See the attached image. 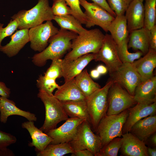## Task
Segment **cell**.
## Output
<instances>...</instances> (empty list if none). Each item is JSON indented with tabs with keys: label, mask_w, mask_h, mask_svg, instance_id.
Instances as JSON below:
<instances>
[{
	"label": "cell",
	"mask_w": 156,
	"mask_h": 156,
	"mask_svg": "<svg viewBox=\"0 0 156 156\" xmlns=\"http://www.w3.org/2000/svg\"><path fill=\"white\" fill-rule=\"evenodd\" d=\"M77 35L74 32L60 29L50 38L49 44L44 50L34 55L32 62L41 67L44 66L48 60L61 58L71 49L72 41Z\"/></svg>",
	"instance_id": "1"
},
{
	"label": "cell",
	"mask_w": 156,
	"mask_h": 156,
	"mask_svg": "<svg viewBox=\"0 0 156 156\" xmlns=\"http://www.w3.org/2000/svg\"><path fill=\"white\" fill-rule=\"evenodd\" d=\"M105 34L98 28L86 29L73 40L71 50L62 59L63 61H70L84 55L96 53L100 49Z\"/></svg>",
	"instance_id": "2"
},
{
	"label": "cell",
	"mask_w": 156,
	"mask_h": 156,
	"mask_svg": "<svg viewBox=\"0 0 156 156\" xmlns=\"http://www.w3.org/2000/svg\"><path fill=\"white\" fill-rule=\"evenodd\" d=\"M54 16L49 0H39L37 3L30 9L20 10L11 18L16 20L18 29H29L42 24L44 21H51Z\"/></svg>",
	"instance_id": "3"
},
{
	"label": "cell",
	"mask_w": 156,
	"mask_h": 156,
	"mask_svg": "<svg viewBox=\"0 0 156 156\" xmlns=\"http://www.w3.org/2000/svg\"><path fill=\"white\" fill-rule=\"evenodd\" d=\"M43 103L45 108V120L40 128L44 133L56 128L57 124L66 120L68 116L65 112L61 102L53 94H50L42 89H39L37 94Z\"/></svg>",
	"instance_id": "4"
},
{
	"label": "cell",
	"mask_w": 156,
	"mask_h": 156,
	"mask_svg": "<svg viewBox=\"0 0 156 156\" xmlns=\"http://www.w3.org/2000/svg\"><path fill=\"white\" fill-rule=\"evenodd\" d=\"M113 81L110 78L102 88L97 90L87 98L86 102L92 129L95 132L108 107L107 96Z\"/></svg>",
	"instance_id": "5"
},
{
	"label": "cell",
	"mask_w": 156,
	"mask_h": 156,
	"mask_svg": "<svg viewBox=\"0 0 156 156\" xmlns=\"http://www.w3.org/2000/svg\"><path fill=\"white\" fill-rule=\"evenodd\" d=\"M129 113L127 109L118 114L106 115L101 119L95 132L100 137L102 147L113 139L122 136L123 127Z\"/></svg>",
	"instance_id": "6"
},
{
	"label": "cell",
	"mask_w": 156,
	"mask_h": 156,
	"mask_svg": "<svg viewBox=\"0 0 156 156\" xmlns=\"http://www.w3.org/2000/svg\"><path fill=\"white\" fill-rule=\"evenodd\" d=\"M69 143L75 151L87 149L94 156H97L102 147L100 137L94 133L90 125L86 120L80 125L74 138Z\"/></svg>",
	"instance_id": "7"
},
{
	"label": "cell",
	"mask_w": 156,
	"mask_h": 156,
	"mask_svg": "<svg viewBox=\"0 0 156 156\" xmlns=\"http://www.w3.org/2000/svg\"><path fill=\"white\" fill-rule=\"evenodd\" d=\"M107 100L108 107L106 113L107 116L118 114L137 103L133 96L114 82L109 90Z\"/></svg>",
	"instance_id": "8"
},
{
	"label": "cell",
	"mask_w": 156,
	"mask_h": 156,
	"mask_svg": "<svg viewBox=\"0 0 156 156\" xmlns=\"http://www.w3.org/2000/svg\"><path fill=\"white\" fill-rule=\"evenodd\" d=\"M80 5L85 9L86 27L90 28L95 25L100 27L105 32L108 31L110 25L115 17L101 7L86 0H79Z\"/></svg>",
	"instance_id": "9"
},
{
	"label": "cell",
	"mask_w": 156,
	"mask_h": 156,
	"mask_svg": "<svg viewBox=\"0 0 156 156\" xmlns=\"http://www.w3.org/2000/svg\"><path fill=\"white\" fill-rule=\"evenodd\" d=\"M94 60L103 62L109 75L116 70L122 64L118 55V46L110 34L107 33L105 34L100 49L94 53Z\"/></svg>",
	"instance_id": "10"
},
{
	"label": "cell",
	"mask_w": 156,
	"mask_h": 156,
	"mask_svg": "<svg viewBox=\"0 0 156 156\" xmlns=\"http://www.w3.org/2000/svg\"><path fill=\"white\" fill-rule=\"evenodd\" d=\"M59 30L51 21H47L29 29L28 34L31 49L40 52L48 46L50 38L57 34Z\"/></svg>",
	"instance_id": "11"
},
{
	"label": "cell",
	"mask_w": 156,
	"mask_h": 156,
	"mask_svg": "<svg viewBox=\"0 0 156 156\" xmlns=\"http://www.w3.org/2000/svg\"><path fill=\"white\" fill-rule=\"evenodd\" d=\"M109 75L114 82L118 83L133 96L136 87L141 81L140 75L132 64L129 63H122Z\"/></svg>",
	"instance_id": "12"
},
{
	"label": "cell",
	"mask_w": 156,
	"mask_h": 156,
	"mask_svg": "<svg viewBox=\"0 0 156 156\" xmlns=\"http://www.w3.org/2000/svg\"><path fill=\"white\" fill-rule=\"evenodd\" d=\"M85 118H68L59 127L48 131L47 133L53 139L51 144L69 142L74 138L80 125Z\"/></svg>",
	"instance_id": "13"
},
{
	"label": "cell",
	"mask_w": 156,
	"mask_h": 156,
	"mask_svg": "<svg viewBox=\"0 0 156 156\" xmlns=\"http://www.w3.org/2000/svg\"><path fill=\"white\" fill-rule=\"evenodd\" d=\"M128 115L123 125L122 134L129 132L132 126L137 122L156 112V102L151 103H137L135 105L128 109Z\"/></svg>",
	"instance_id": "14"
},
{
	"label": "cell",
	"mask_w": 156,
	"mask_h": 156,
	"mask_svg": "<svg viewBox=\"0 0 156 156\" xmlns=\"http://www.w3.org/2000/svg\"><path fill=\"white\" fill-rule=\"evenodd\" d=\"M94 58V53H90L70 61H63L62 60V77L64 78V82L74 78Z\"/></svg>",
	"instance_id": "15"
},
{
	"label": "cell",
	"mask_w": 156,
	"mask_h": 156,
	"mask_svg": "<svg viewBox=\"0 0 156 156\" xmlns=\"http://www.w3.org/2000/svg\"><path fill=\"white\" fill-rule=\"evenodd\" d=\"M120 149L121 155L125 156H149L144 142L130 132L122 135Z\"/></svg>",
	"instance_id": "16"
},
{
	"label": "cell",
	"mask_w": 156,
	"mask_h": 156,
	"mask_svg": "<svg viewBox=\"0 0 156 156\" xmlns=\"http://www.w3.org/2000/svg\"><path fill=\"white\" fill-rule=\"evenodd\" d=\"M125 13L129 33L144 27V13L143 2L139 0H133Z\"/></svg>",
	"instance_id": "17"
},
{
	"label": "cell",
	"mask_w": 156,
	"mask_h": 156,
	"mask_svg": "<svg viewBox=\"0 0 156 156\" xmlns=\"http://www.w3.org/2000/svg\"><path fill=\"white\" fill-rule=\"evenodd\" d=\"M137 103H151L156 102V76L141 82L136 87L134 95Z\"/></svg>",
	"instance_id": "18"
},
{
	"label": "cell",
	"mask_w": 156,
	"mask_h": 156,
	"mask_svg": "<svg viewBox=\"0 0 156 156\" xmlns=\"http://www.w3.org/2000/svg\"><path fill=\"white\" fill-rule=\"evenodd\" d=\"M0 121L5 123L8 117L12 115H18L23 117L28 121H36V115L28 111L21 109L16 105L15 103L8 98L0 96Z\"/></svg>",
	"instance_id": "19"
},
{
	"label": "cell",
	"mask_w": 156,
	"mask_h": 156,
	"mask_svg": "<svg viewBox=\"0 0 156 156\" xmlns=\"http://www.w3.org/2000/svg\"><path fill=\"white\" fill-rule=\"evenodd\" d=\"M21 126L28 131L31 138L32 142H29V146H34L37 152H42L53 140L47 134L36 127L34 121L24 122L22 123Z\"/></svg>",
	"instance_id": "20"
},
{
	"label": "cell",
	"mask_w": 156,
	"mask_h": 156,
	"mask_svg": "<svg viewBox=\"0 0 156 156\" xmlns=\"http://www.w3.org/2000/svg\"><path fill=\"white\" fill-rule=\"evenodd\" d=\"M132 64L140 75L141 81L148 79L154 76L153 71L156 66V51L149 49L143 57Z\"/></svg>",
	"instance_id": "21"
},
{
	"label": "cell",
	"mask_w": 156,
	"mask_h": 156,
	"mask_svg": "<svg viewBox=\"0 0 156 156\" xmlns=\"http://www.w3.org/2000/svg\"><path fill=\"white\" fill-rule=\"evenodd\" d=\"M29 29H23L17 30L11 36L10 42L0 47V51L10 57L16 55L29 42Z\"/></svg>",
	"instance_id": "22"
},
{
	"label": "cell",
	"mask_w": 156,
	"mask_h": 156,
	"mask_svg": "<svg viewBox=\"0 0 156 156\" xmlns=\"http://www.w3.org/2000/svg\"><path fill=\"white\" fill-rule=\"evenodd\" d=\"M156 132V116H149L135 123L130 131L140 140L144 142Z\"/></svg>",
	"instance_id": "23"
},
{
	"label": "cell",
	"mask_w": 156,
	"mask_h": 156,
	"mask_svg": "<svg viewBox=\"0 0 156 156\" xmlns=\"http://www.w3.org/2000/svg\"><path fill=\"white\" fill-rule=\"evenodd\" d=\"M150 37V30L144 27L132 31L129 33L128 48L140 51L145 55L149 49Z\"/></svg>",
	"instance_id": "24"
},
{
	"label": "cell",
	"mask_w": 156,
	"mask_h": 156,
	"mask_svg": "<svg viewBox=\"0 0 156 156\" xmlns=\"http://www.w3.org/2000/svg\"><path fill=\"white\" fill-rule=\"evenodd\" d=\"M54 96L61 101L86 100L87 98L76 85L74 79L59 86Z\"/></svg>",
	"instance_id": "25"
},
{
	"label": "cell",
	"mask_w": 156,
	"mask_h": 156,
	"mask_svg": "<svg viewBox=\"0 0 156 156\" xmlns=\"http://www.w3.org/2000/svg\"><path fill=\"white\" fill-rule=\"evenodd\" d=\"M110 35L119 47L129 38V32L125 15H116L111 23L108 29Z\"/></svg>",
	"instance_id": "26"
},
{
	"label": "cell",
	"mask_w": 156,
	"mask_h": 156,
	"mask_svg": "<svg viewBox=\"0 0 156 156\" xmlns=\"http://www.w3.org/2000/svg\"><path fill=\"white\" fill-rule=\"evenodd\" d=\"M86 100L61 102L68 116L70 118H85L91 125Z\"/></svg>",
	"instance_id": "27"
},
{
	"label": "cell",
	"mask_w": 156,
	"mask_h": 156,
	"mask_svg": "<svg viewBox=\"0 0 156 156\" xmlns=\"http://www.w3.org/2000/svg\"><path fill=\"white\" fill-rule=\"evenodd\" d=\"M74 79L77 86L86 98L101 88L98 83L92 80L86 69L83 70Z\"/></svg>",
	"instance_id": "28"
},
{
	"label": "cell",
	"mask_w": 156,
	"mask_h": 156,
	"mask_svg": "<svg viewBox=\"0 0 156 156\" xmlns=\"http://www.w3.org/2000/svg\"><path fill=\"white\" fill-rule=\"evenodd\" d=\"M53 20L60 26V29L74 32L78 34L86 29L82 26V24L71 14L62 16H54Z\"/></svg>",
	"instance_id": "29"
},
{
	"label": "cell",
	"mask_w": 156,
	"mask_h": 156,
	"mask_svg": "<svg viewBox=\"0 0 156 156\" xmlns=\"http://www.w3.org/2000/svg\"><path fill=\"white\" fill-rule=\"evenodd\" d=\"M75 151L69 142L57 144H50L41 152H37V156H62Z\"/></svg>",
	"instance_id": "30"
},
{
	"label": "cell",
	"mask_w": 156,
	"mask_h": 156,
	"mask_svg": "<svg viewBox=\"0 0 156 156\" xmlns=\"http://www.w3.org/2000/svg\"><path fill=\"white\" fill-rule=\"evenodd\" d=\"M144 27L150 30L156 24V0H144Z\"/></svg>",
	"instance_id": "31"
},
{
	"label": "cell",
	"mask_w": 156,
	"mask_h": 156,
	"mask_svg": "<svg viewBox=\"0 0 156 156\" xmlns=\"http://www.w3.org/2000/svg\"><path fill=\"white\" fill-rule=\"evenodd\" d=\"M128 40L129 38L125 40L118 47V53L120 59L122 63L132 64L136 60L141 57L143 54L140 51L133 53L129 52L128 47Z\"/></svg>",
	"instance_id": "32"
},
{
	"label": "cell",
	"mask_w": 156,
	"mask_h": 156,
	"mask_svg": "<svg viewBox=\"0 0 156 156\" xmlns=\"http://www.w3.org/2000/svg\"><path fill=\"white\" fill-rule=\"evenodd\" d=\"M122 138H115L101 149L97 156H117L121 146Z\"/></svg>",
	"instance_id": "33"
},
{
	"label": "cell",
	"mask_w": 156,
	"mask_h": 156,
	"mask_svg": "<svg viewBox=\"0 0 156 156\" xmlns=\"http://www.w3.org/2000/svg\"><path fill=\"white\" fill-rule=\"evenodd\" d=\"M62 60L61 58H57L52 60L51 65L44 73V76L48 79L55 80L57 79L62 77Z\"/></svg>",
	"instance_id": "34"
},
{
	"label": "cell",
	"mask_w": 156,
	"mask_h": 156,
	"mask_svg": "<svg viewBox=\"0 0 156 156\" xmlns=\"http://www.w3.org/2000/svg\"><path fill=\"white\" fill-rule=\"evenodd\" d=\"M36 86L39 89L44 90L50 94H53L54 90L59 86L55 80L48 79L42 75L36 80Z\"/></svg>",
	"instance_id": "35"
},
{
	"label": "cell",
	"mask_w": 156,
	"mask_h": 156,
	"mask_svg": "<svg viewBox=\"0 0 156 156\" xmlns=\"http://www.w3.org/2000/svg\"><path fill=\"white\" fill-rule=\"evenodd\" d=\"M52 7V12L55 16H62L72 14V11L64 0H55Z\"/></svg>",
	"instance_id": "36"
},
{
	"label": "cell",
	"mask_w": 156,
	"mask_h": 156,
	"mask_svg": "<svg viewBox=\"0 0 156 156\" xmlns=\"http://www.w3.org/2000/svg\"><path fill=\"white\" fill-rule=\"evenodd\" d=\"M54 1L55 0H52ZM71 8L72 15L82 24L85 25L86 18L84 13L81 10L79 0H64Z\"/></svg>",
	"instance_id": "37"
},
{
	"label": "cell",
	"mask_w": 156,
	"mask_h": 156,
	"mask_svg": "<svg viewBox=\"0 0 156 156\" xmlns=\"http://www.w3.org/2000/svg\"><path fill=\"white\" fill-rule=\"evenodd\" d=\"M133 0H107V3L116 15H124Z\"/></svg>",
	"instance_id": "38"
},
{
	"label": "cell",
	"mask_w": 156,
	"mask_h": 156,
	"mask_svg": "<svg viewBox=\"0 0 156 156\" xmlns=\"http://www.w3.org/2000/svg\"><path fill=\"white\" fill-rule=\"evenodd\" d=\"M4 24L0 23V47L1 42L5 37L11 36L17 30L18 24L16 20L11 19L7 26L3 27Z\"/></svg>",
	"instance_id": "39"
},
{
	"label": "cell",
	"mask_w": 156,
	"mask_h": 156,
	"mask_svg": "<svg viewBox=\"0 0 156 156\" xmlns=\"http://www.w3.org/2000/svg\"><path fill=\"white\" fill-rule=\"evenodd\" d=\"M16 140L14 136L0 130V150L7 149V147L15 143Z\"/></svg>",
	"instance_id": "40"
},
{
	"label": "cell",
	"mask_w": 156,
	"mask_h": 156,
	"mask_svg": "<svg viewBox=\"0 0 156 156\" xmlns=\"http://www.w3.org/2000/svg\"><path fill=\"white\" fill-rule=\"evenodd\" d=\"M149 49L156 51V25L150 30Z\"/></svg>",
	"instance_id": "41"
},
{
	"label": "cell",
	"mask_w": 156,
	"mask_h": 156,
	"mask_svg": "<svg viewBox=\"0 0 156 156\" xmlns=\"http://www.w3.org/2000/svg\"><path fill=\"white\" fill-rule=\"evenodd\" d=\"M93 2L97 4L102 7L109 13L112 15L114 17L116 15L115 13L110 7L107 1L106 0H91Z\"/></svg>",
	"instance_id": "42"
},
{
	"label": "cell",
	"mask_w": 156,
	"mask_h": 156,
	"mask_svg": "<svg viewBox=\"0 0 156 156\" xmlns=\"http://www.w3.org/2000/svg\"><path fill=\"white\" fill-rule=\"evenodd\" d=\"M11 93L10 89L3 82L0 81V96L8 98Z\"/></svg>",
	"instance_id": "43"
},
{
	"label": "cell",
	"mask_w": 156,
	"mask_h": 156,
	"mask_svg": "<svg viewBox=\"0 0 156 156\" xmlns=\"http://www.w3.org/2000/svg\"><path fill=\"white\" fill-rule=\"evenodd\" d=\"M72 156H94L92 153L87 149L75 151L71 153Z\"/></svg>",
	"instance_id": "44"
},
{
	"label": "cell",
	"mask_w": 156,
	"mask_h": 156,
	"mask_svg": "<svg viewBox=\"0 0 156 156\" xmlns=\"http://www.w3.org/2000/svg\"><path fill=\"white\" fill-rule=\"evenodd\" d=\"M96 70L101 74H105L107 73L108 70L106 66L102 65H100L97 66L96 68Z\"/></svg>",
	"instance_id": "45"
},
{
	"label": "cell",
	"mask_w": 156,
	"mask_h": 156,
	"mask_svg": "<svg viewBox=\"0 0 156 156\" xmlns=\"http://www.w3.org/2000/svg\"><path fill=\"white\" fill-rule=\"evenodd\" d=\"M90 75L91 77L94 79H97L99 77L100 74L96 69H94L91 71Z\"/></svg>",
	"instance_id": "46"
},
{
	"label": "cell",
	"mask_w": 156,
	"mask_h": 156,
	"mask_svg": "<svg viewBox=\"0 0 156 156\" xmlns=\"http://www.w3.org/2000/svg\"><path fill=\"white\" fill-rule=\"evenodd\" d=\"M147 151L148 156H156V148L155 147L152 148L151 147H147Z\"/></svg>",
	"instance_id": "47"
},
{
	"label": "cell",
	"mask_w": 156,
	"mask_h": 156,
	"mask_svg": "<svg viewBox=\"0 0 156 156\" xmlns=\"http://www.w3.org/2000/svg\"><path fill=\"white\" fill-rule=\"evenodd\" d=\"M151 143L154 147L156 146V133L151 136Z\"/></svg>",
	"instance_id": "48"
},
{
	"label": "cell",
	"mask_w": 156,
	"mask_h": 156,
	"mask_svg": "<svg viewBox=\"0 0 156 156\" xmlns=\"http://www.w3.org/2000/svg\"><path fill=\"white\" fill-rule=\"evenodd\" d=\"M140 0V1H141V2H143V1H144V0Z\"/></svg>",
	"instance_id": "49"
}]
</instances>
